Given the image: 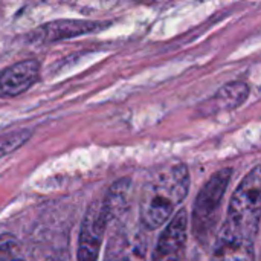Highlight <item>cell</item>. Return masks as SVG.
Wrapping results in <instances>:
<instances>
[{"label":"cell","instance_id":"obj_1","mask_svg":"<svg viewBox=\"0 0 261 261\" xmlns=\"http://www.w3.org/2000/svg\"><path fill=\"white\" fill-rule=\"evenodd\" d=\"M190 188V173L184 164L161 167L145 180L139 197L141 222L148 229L162 226Z\"/></svg>","mask_w":261,"mask_h":261},{"label":"cell","instance_id":"obj_2","mask_svg":"<svg viewBox=\"0 0 261 261\" xmlns=\"http://www.w3.org/2000/svg\"><path fill=\"white\" fill-rule=\"evenodd\" d=\"M260 216L261 173L260 167L257 165L236 190L223 226L237 236L254 242L260 228Z\"/></svg>","mask_w":261,"mask_h":261},{"label":"cell","instance_id":"obj_3","mask_svg":"<svg viewBox=\"0 0 261 261\" xmlns=\"http://www.w3.org/2000/svg\"><path fill=\"white\" fill-rule=\"evenodd\" d=\"M232 170L223 168L213 174L200 190L193 210V234L200 243H208L220 217L222 202L231 182Z\"/></svg>","mask_w":261,"mask_h":261},{"label":"cell","instance_id":"obj_4","mask_svg":"<svg viewBox=\"0 0 261 261\" xmlns=\"http://www.w3.org/2000/svg\"><path fill=\"white\" fill-rule=\"evenodd\" d=\"M107 225L109 219L102 202H95L93 205H90L83 220L76 260L98 261L104 229Z\"/></svg>","mask_w":261,"mask_h":261},{"label":"cell","instance_id":"obj_5","mask_svg":"<svg viewBox=\"0 0 261 261\" xmlns=\"http://www.w3.org/2000/svg\"><path fill=\"white\" fill-rule=\"evenodd\" d=\"M106 23L87 21V20H55L37 28L28 35L29 41L35 43H55L61 40H69L81 37L86 34H93L101 31Z\"/></svg>","mask_w":261,"mask_h":261},{"label":"cell","instance_id":"obj_6","mask_svg":"<svg viewBox=\"0 0 261 261\" xmlns=\"http://www.w3.org/2000/svg\"><path fill=\"white\" fill-rule=\"evenodd\" d=\"M188 234V214L185 210L176 213L170 225L162 232L153 261H182Z\"/></svg>","mask_w":261,"mask_h":261},{"label":"cell","instance_id":"obj_7","mask_svg":"<svg viewBox=\"0 0 261 261\" xmlns=\"http://www.w3.org/2000/svg\"><path fill=\"white\" fill-rule=\"evenodd\" d=\"M40 78V63L23 60L0 70V98H14L29 90Z\"/></svg>","mask_w":261,"mask_h":261},{"label":"cell","instance_id":"obj_8","mask_svg":"<svg viewBox=\"0 0 261 261\" xmlns=\"http://www.w3.org/2000/svg\"><path fill=\"white\" fill-rule=\"evenodd\" d=\"M211 261H255L254 242L223 226L216 239Z\"/></svg>","mask_w":261,"mask_h":261},{"label":"cell","instance_id":"obj_9","mask_svg":"<svg viewBox=\"0 0 261 261\" xmlns=\"http://www.w3.org/2000/svg\"><path fill=\"white\" fill-rule=\"evenodd\" d=\"M249 96V86L243 81H232L220 87L211 98L199 106L202 115H213L217 112H228L239 109Z\"/></svg>","mask_w":261,"mask_h":261},{"label":"cell","instance_id":"obj_10","mask_svg":"<svg viewBox=\"0 0 261 261\" xmlns=\"http://www.w3.org/2000/svg\"><path fill=\"white\" fill-rule=\"evenodd\" d=\"M130 193H132V180L130 179H121L110 188L107 197L102 200L109 222L125 213L128 199H130Z\"/></svg>","mask_w":261,"mask_h":261},{"label":"cell","instance_id":"obj_11","mask_svg":"<svg viewBox=\"0 0 261 261\" xmlns=\"http://www.w3.org/2000/svg\"><path fill=\"white\" fill-rule=\"evenodd\" d=\"M147 258V237L142 231H135L124 248V261H145Z\"/></svg>","mask_w":261,"mask_h":261},{"label":"cell","instance_id":"obj_12","mask_svg":"<svg viewBox=\"0 0 261 261\" xmlns=\"http://www.w3.org/2000/svg\"><path fill=\"white\" fill-rule=\"evenodd\" d=\"M29 138H31V132L26 128L15 130V132L0 136V158L20 148Z\"/></svg>","mask_w":261,"mask_h":261},{"label":"cell","instance_id":"obj_13","mask_svg":"<svg viewBox=\"0 0 261 261\" xmlns=\"http://www.w3.org/2000/svg\"><path fill=\"white\" fill-rule=\"evenodd\" d=\"M17 254H18L17 240L9 234L0 236V261L17 260Z\"/></svg>","mask_w":261,"mask_h":261},{"label":"cell","instance_id":"obj_14","mask_svg":"<svg viewBox=\"0 0 261 261\" xmlns=\"http://www.w3.org/2000/svg\"><path fill=\"white\" fill-rule=\"evenodd\" d=\"M14 261H23V260H14Z\"/></svg>","mask_w":261,"mask_h":261},{"label":"cell","instance_id":"obj_15","mask_svg":"<svg viewBox=\"0 0 261 261\" xmlns=\"http://www.w3.org/2000/svg\"><path fill=\"white\" fill-rule=\"evenodd\" d=\"M107 261H116V260H107Z\"/></svg>","mask_w":261,"mask_h":261}]
</instances>
